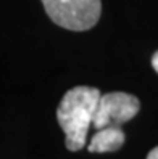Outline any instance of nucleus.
Segmentation results:
<instances>
[{
	"label": "nucleus",
	"mask_w": 158,
	"mask_h": 159,
	"mask_svg": "<svg viewBox=\"0 0 158 159\" xmlns=\"http://www.w3.org/2000/svg\"><path fill=\"white\" fill-rule=\"evenodd\" d=\"M141 109V101L134 95L124 92H111L100 95L97 101V108L92 119V125L97 129H103L110 125H121L131 120Z\"/></svg>",
	"instance_id": "nucleus-3"
},
{
	"label": "nucleus",
	"mask_w": 158,
	"mask_h": 159,
	"mask_svg": "<svg viewBox=\"0 0 158 159\" xmlns=\"http://www.w3.org/2000/svg\"><path fill=\"white\" fill-rule=\"evenodd\" d=\"M100 95L98 89L87 85L74 87L63 95L57 108V120L65 132V145L69 151H79L86 146Z\"/></svg>",
	"instance_id": "nucleus-1"
},
{
	"label": "nucleus",
	"mask_w": 158,
	"mask_h": 159,
	"mask_svg": "<svg viewBox=\"0 0 158 159\" xmlns=\"http://www.w3.org/2000/svg\"><path fill=\"white\" fill-rule=\"evenodd\" d=\"M147 159H158V146H156V148H153L152 151L147 154Z\"/></svg>",
	"instance_id": "nucleus-6"
},
{
	"label": "nucleus",
	"mask_w": 158,
	"mask_h": 159,
	"mask_svg": "<svg viewBox=\"0 0 158 159\" xmlns=\"http://www.w3.org/2000/svg\"><path fill=\"white\" fill-rule=\"evenodd\" d=\"M124 132L118 125H110L103 129H97L95 135L87 145L90 153H111L118 151L124 145Z\"/></svg>",
	"instance_id": "nucleus-4"
},
{
	"label": "nucleus",
	"mask_w": 158,
	"mask_h": 159,
	"mask_svg": "<svg viewBox=\"0 0 158 159\" xmlns=\"http://www.w3.org/2000/svg\"><path fill=\"white\" fill-rule=\"evenodd\" d=\"M152 66H153V69L158 72V52H155L153 57H152Z\"/></svg>",
	"instance_id": "nucleus-5"
},
{
	"label": "nucleus",
	"mask_w": 158,
	"mask_h": 159,
	"mask_svg": "<svg viewBox=\"0 0 158 159\" xmlns=\"http://www.w3.org/2000/svg\"><path fill=\"white\" fill-rule=\"evenodd\" d=\"M49 18L69 31H89L102 13L100 0H41Z\"/></svg>",
	"instance_id": "nucleus-2"
}]
</instances>
